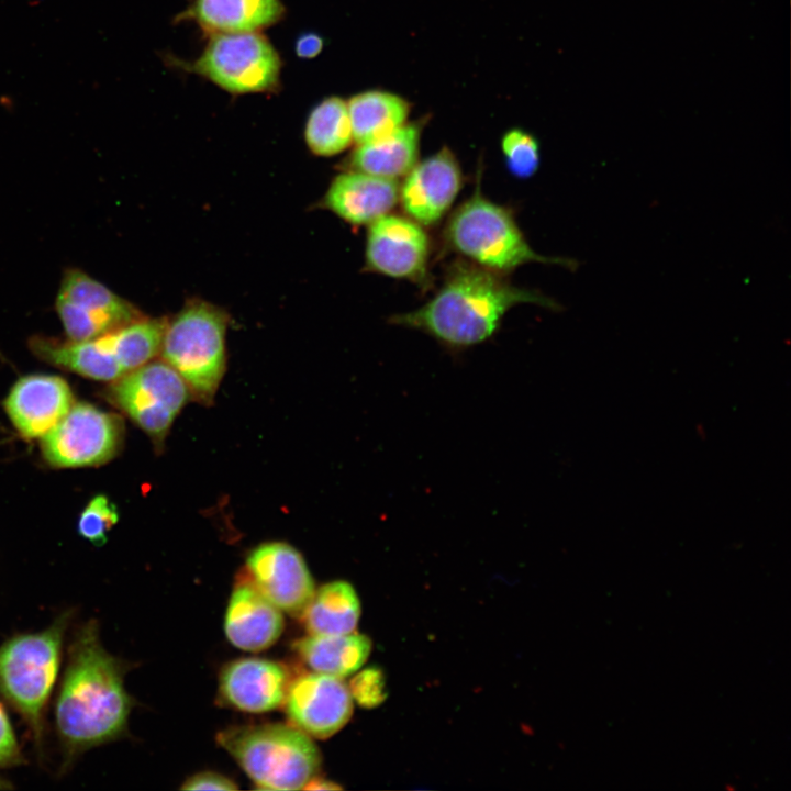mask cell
Wrapping results in <instances>:
<instances>
[{
    "instance_id": "obj_1",
    "label": "cell",
    "mask_w": 791,
    "mask_h": 791,
    "mask_svg": "<svg viewBox=\"0 0 791 791\" xmlns=\"http://www.w3.org/2000/svg\"><path fill=\"white\" fill-rule=\"evenodd\" d=\"M126 669L103 647L97 620L74 631L54 705L65 767L81 754L126 734L133 708L124 684Z\"/></svg>"
},
{
    "instance_id": "obj_2",
    "label": "cell",
    "mask_w": 791,
    "mask_h": 791,
    "mask_svg": "<svg viewBox=\"0 0 791 791\" xmlns=\"http://www.w3.org/2000/svg\"><path fill=\"white\" fill-rule=\"evenodd\" d=\"M534 303L560 305L539 291L519 288L501 274L478 265L457 264L437 293L421 308L393 315L392 324L415 328L450 348H467L490 338L512 307Z\"/></svg>"
},
{
    "instance_id": "obj_3",
    "label": "cell",
    "mask_w": 791,
    "mask_h": 791,
    "mask_svg": "<svg viewBox=\"0 0 791 791\" xmlns=\"http://www.w3.org/2000/svg\"><path fill=\"white\" fill-rule=\"evenodd\" d=\"M73 617L74 609H67L47 627L14 634L0 645V697L22 717L40 751Z\"/></svg>"
},
{
    "instance_id": "obj_4",
    "label": "cell",
    "mask_w": 791,
    "mask_h": 791,
    "mask_svg": "<svg viewBox=\"0 0 791 791\" xmlns=\"http://www.w3.org/2000/svg\"><path fill=\"white\" fill-rule=\"evenodd\" d=\"M216 740L261 790L303 789L321 767L317 746L293 725L234 726Z\"/></svg>"
},
{
    "instance_id": "obj_5",
    "label": "cell",
    "mask_w": 791,
    "mask_h": 791,
    "mask_svg": "<svg viewBox=\"0 0 791 791\" xmlns=\"http://www.w3.org/2000/svg\"><path fill=\"white\" fill-rule=\"evenodd\" d=\"M226 328V313L201 300L188 302L167 321L159 355L203 404L212 402L225 371Z\"/></svg>"
},
{
    "instance_id": "obj_6",
    "label": "cell",
    "mask_w": 791,
    "mask_h": 791,
    "mask_svg": "<svg viewBox=\"0 0 791 791\" xmlns=\"http://www.w3.org/2000/svg\"><path fill=\"white\" fill-rule=\"evenodd\" d=\"M446 239L457 253L498 274L532 261L560 265L570 270L578 267L573 259L534 252L511 213L482 197L479 186L450 216Z\"/></svg>"
},
{
    "instance_id": "obj_7",
    "label": "cell",
    "mask_w": 791,
    "mask_h": 791,
    "mask_svg": "<svg viewBox=\"0 0 791 791\" xmlns=\"http://www.w3.org/2000/svg\"><path fill=\"white\" fill-rule=\"evenodd\" d=\"M108 397L161 447L191 394L179 374L155 358L112 381Z\"/></svg>"
},
{
    "instance_id": "obj_8",
    "label": "cell",
    "mask_w": 791,
    "mask_h": 791,
    "mask_svg": "<svg viewBox=\"0 0 791 791\" xmlns=\"http://www.w3.org/2000/svg\"><path fill=\"white\" fill-rule=\"evenodd\" d=\"M281 63L271 43L257 32L216 33L193 69L232 93L264 92L279 81Z\"/></svg>"
},
{
    "instance_id": "obj_9",
    "label": "cell",
    "mask_w": 791,
    "mask_h": 791,
    "mask_svg": "<svg viewBox=\"0 0 791 791\" xmlns=\"http://www.w3.org/2000/svg\"><path fill=\"white\" fill-rule=\"evenodd\" d=\"M116 414L89 403H74L65 416L41 437L45 460L59 468L99 466L114 457L123 441Z\"/></svg>"
},
{
    "instance_id": "obj_10",
    "label": "cell",
    "mask_w": 791,
    "mask_h": 791,
    "mask_svg": "<svg viewBox=\"0 0 791 791\" xmlns=\"http://www.w3.org/2000/svg\"><path fill=\"white\" fill-rule=\"evenodd\" d=\"M246 573L281 611L301 616L315 586L302 555L283 542L257 546L246 559Z\"/></svg>"
},
{
    "instance_id": "obj_11",
    "label": "cell",
    "mask_w": 791,
    "mask_h": 791,
    "mask_svg": "<svg viewBox=\"0 0 791 791\" xmlns=\"http://www.w3.org/2000/svg\"><path fill=\"white\" fill-rule=\"evenodd\" d=\"M283 703L294 727L321 739L337 733L353 714V698L343 680L314 671L289 684Z\"/></svg>"
},
{
    "instance_id": "obj_12",
    "label": "cell",
    "mask_w": 791,
    "mask_h": 791,
    "mask_svg": "<svg viewBox=\"0 0 791 791\" xmlns=\"http://www.w3.org/2000/svg\"><path fill=\"white\" fill-rule=\"evenodd\" d=\"M366 264L372 271L411 280L426 274L430 243L421 224L386 214L369 224Z\"/></svg>"
},
{
    "instance_id": "obj_13",
    "label": "cell",
    "mask_w": 791,
    "mask_h": 791,
    "mask_svg": "<svg viewBox=\"0 0 791 791\" xmlns=\"http://www.w3.org/2000/svg\"><path fill=\"white\" fill-rule=\"evenodd\" d=\"M460 166L447 147L416 163L405 175L399 201L405 213L421 225L438 222L461 187Z\"/></svg>"
},
{
    "instance_id": "obj_14",
    "label": "cell",
    "mask_w": 791,
    "mask_h": 791,
    "mask_svg": "<svg viewBox=\"0 0 791 791\" xmlns=\"http://www.w3.org/2000/svg\"><path fill=\"white\" fill-rule=\"evenodd\" d=\"M75 403L70 386L56 375L33 374L20 378L4 400L5 412L26 438H41Z\"/></svg>"
},
{
    "instance_id": "obj_15",
    "label": "cell",
    "mask_w": 791,
    "mask_h": 791,
    "mask_svg": "<svg viewBox=\"0 0 791 791\" xmlns=\"http://www.w3.org/2000/svg\"><path fill=\"white\" fill-rule=\"evenodd\" d=\"M289 676L279 662L263 658H241L226 664L220 673L221 699L248 713H264L283 704Z\"/></svg>"
},
{
    "instance_id": "obj_16",
    "label": "cell",
    "mask_w": 791,
    "mask_h": 791,
    "mask_svg": "<svg viewBox=\"0 0 791 791\" xmlns=\"http://www.w3.org/2000/svg\"><path fill=\"white\" fill-rule=\"evenodd\" d=\"M283 626L282 611L245 572L231 593L224 617V632L230 643L243 650L260 651L277 642Z\"/></svg>"
},
{
    "instance_id": "obj_17",
    "label": "cell",
    "mask_w": 791,
    "mask_h": 791,
    "mask_svg": "<svg viewBox=\"0 0 791 791\" xmlns=\"http://www.w3.org/2000/svg\"><path fill=\"white\" fill-rule=\"evenodd\" d=\"M399 191L397 179L349 170L332 180L324 205L352 224H371L394 208Z\"/></svg>"
},
{
    "instance_id": "obj_18",
    "label": "cell",
    "mask_w": 791,
    "mask_h": 791,
    "mask_svg": "<svg viewBox=\"0 0 791 791\" xmlns=\"http://www.w3.org/2000/svg\"><path fill=\"white\" fill-rule=\"evenodd\" d=\"M29 348L43 361L86 378L112 382L123 376L103 335L88 341L34 335L29 339Z\"/></svg>"
},
{
    "instance_id": "obj_19",
    "label": "cell",
    "mask_w": 791,
    "mask_h": 791,
    "mask_svg": "<svg viewBox=\"0 0 791 791\" xmlns=\"http://www.w3.org/2000/svg\"><path fill=\"white\" fill-rule=\"evenodd\" d=\"M422 122L404 123L392 132L359 143L350 155V170L383 178L405 176L417 163Z\"/></svg>"
},
{
    "instance_id": "obj_20",
    "label": "cell",
    "mask_w": 791,
    "mask_h": 791,
    "mask_svg": "<svg viewBox=\"0 0 791 791\" xmlns=\"http://www.w3.org/2000/svg\"><path fill=\"white\" fill-rule=\"evenodd\" d=\"M57 297L79 307L103 335L144 316L131 302L79 268L64 271Z\"/></svg>"
},
{
    "instance_id": "obj_21",
    "label": "cell",
    "mask_w": 791,
    "mask_h": 791,
    "mask_svg": "<svg viewBox=\"0 0 791 791\" xmlns=\"http://www.w3.org/2000/svg\"><path fill=\"white\" fill-rule=\"evenodd\" d=\"M294 650L314 672L343 679L367 660L371 642L355 632L341 635H308L298 639Z\"/></svg>"
},
{
    "instance_id": "obj_22",
    "label": "cell",
    "mask_w": 791,
    "mask_h": 791,
    "mask_svg": "<svg viewBox=\"0 0 791 791\" xmlns=\"http://www.w3.org/2000/svg\"><path fill=\"white\" fill-rule=\"evenodd\" d=\"M280 0H196L193 15L215 33L257 32L280 20Z\"/></svg>"
},
{
    "instance_id": "obj_23",
    "label": "cell",
    "mask_w": 791,
    "mask_h": 791,
    "mask_svg": "<svg viewBox=\"0 0 791 791\" xmlns=\"http://www.w3.org/2000/svg\"><path fill=\"white\" fill-rule=\"evenodd\" d=\"M360 616V602L354 587L344 580L315 589L300 616L310 635L353 633Z\"/></svg>"
},
{
    "instance_id": "obj_24",
    "label": "cell",
    "mask_w": 791,
    "mask_h": 791,
    "mask_svg": "<svg viewBox=\"0 0 791 791\" xmlns=\"http://www.w3.org/2000/svg\"><path fill=\"white\" fill-rule=\"evenodd\" d=\"M353 138L359 144L392 132L406 123L410 102L401 96L372 89L353 96L348 101Z\"/></svg>"
},
{
    "instance_id": "obj_25",
    "label": "cell",
    "mask_w": 791,
    "mask_h": 791,
    "mask_svg": "<svg viewBox=\"0 0 791 791\" xmlns=\"http://www.w3.org/2000/svg\"><path fill=\"white\" fill-rule=\"evenodd\" d=\"M167 321L142 316L103 335L123 375L159 355Z\"/></svg>"
},
{
    "instance_id": "obj_26",
    "label": "cell",
    "mask_w": 791,
    "mask_h": 791,
    "mask_svg": "<svg viewBox=\"0 0 791 791\" xmlns=\"http://www.w3.org/2000/svg\"><path fill=\"white\" fill-rule=\"evenodd\" d=\"M304 137L317 156L328 157L348 148L354 138L347 101L335 96L322 100L310 112Z\"/></svg>"
},
{
    "instance_id": "obj_27",
    "label": "cell",
    "mask_w": 791,
    "mask_h": 791,
    "mask_svg": "<svg viewBox=\"0 0 791 791\" xmlns=\"http://www.w3.org/2000/svg\"><path fill=\"white\" fill-rule=\"evenodd\" d=\"M501 148L509 171L517 178L533 176L539 166V145L528 132L515 127L505 132Z\"/></svg>"
},
{
    "instance_id": "obj_28",
    "label": "cell",
    "mask_w": 791,
    "mask_h": 791,
    "mask_svg": "<svg viewBox=\"0 0 791 791\" xmlns=\"http://www.w3.org/2000/svg\"><path fill=\"white\" fill-rule=\"evenodd\" d=\"M119 515L114 504L103 494L93 497L85 506L78 521L80 536L94 546L107 542L109 531L118 522Z\"/></svg>"
},
{
    "instance_id": "obj_29",
    "label": "cell",
    "mask_w": 791,
    "mask_h": 791,
    "mask_svg": "<svg viewBox=\"0 0 791 791\" xmlns=\"http://www.w3.org/2000/svg\"><path fill=\"white\" fill-rule=\"evenodd\" d=\"M348 689L352 698L365 708H374L386 698L385 679L377 668L363 670L350 680Z\"/></svg>"
},
{
    "instance_id": "obj_30",
    "label": "cell",
    "mask_w": 791,
    "mask_h": 791,
    "mask_svg": "<svg viewBox=\"0 0 791 791\" xmlns=\"http://www.w3.org/2000/svg\"><path fill=\"white\" fill-rule=\"evenodd\" d=\"M24 761L13 725L0 702V768L16 767Z\"/></svg>"
},
{
    "instance_id": "obj_31",
    "label": "cell",
    "mask_w": 791,
    "mask_h": 791,
    "mask_svg": "<svg viewBox=\"0 0 791 791\" xmlns=\"http://www.w3.org/2000/svg\"><path fill=\"white\" fill-rule=\"evenodd\" d=\"M181 789L185 790H236V783L214 771H202L189 777Z\"/></svg>"
},
{
    "instance_id": "obj_32",
    "label": "cell",
    "mask_w": 791,
    "mask_h": 791,
    "mask_svg": "<svg viewBox=\"0 0 791 791\" xmlns=\"http://www.w3.org/2000/svg\"><path fill=\"white\" fill-rule=\"evenodd\" d=\"M323 47V40L313 33L300 36L296 43V53L302 58L315 57Z\"/></svg>"
},
{
    "instance_id": "obj_33",
    "label": "cell",
    "mask_w": 791,
    "mask_h": 791,
    "mask_svg": "<svg viewBox=\"0 0 791 791\" xmlns=\"http://www.w3.org/2000/svg\"><path fill=\"white\" fill-rule=\"evenodd\" d=\"M303 789L308 790H333V789H341V786L335 784L333 781L313 777Z\"/></svg>"
},
{
    "instance_id": "obj_34",
    "label": "cell",
    "mask_w": 791,
    "mask_h": 791,
    "mask_svg": "<svg viewBox=\"0 0 791 791\" xmlns=\"http://www.w3.org/2000/svg\"><path fill=\"white\" fill-rule=\"evenodd\" d=\"M10 788V783H8L7 780L0 778V789H8Z\"/></svg>"
}]
</instances>
